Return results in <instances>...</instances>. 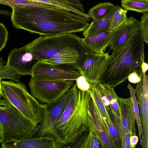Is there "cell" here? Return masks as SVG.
Wrapping results in <instances>:
<instances>
[{
	"instance_id": "cell-1",
	"label": "cell",
	"mask_w": 148,
	"mask_h": 148,
	"mask_svg": "<svg viewBox=\"0 0 148 148\" xmlns=\"http://www.w3.org/2000/svg\"><path fill=\"white\" fill-rule=\"evenodd\" d=\"M62 114L45 136L53 137L60 148H99L91 109V92L81 90L74 84Z\"/></svg>"
},
{
	"instance_id": "cell-2",
	"label": "cell",
	"mask_w": 148,
	"mask_h": 148,
	"mask_svg": "<svg viewBox=\"0 0 148 148\" xmlns=\"http://www.w3.org/2000/svg\"><path fill=\"white\" fill-rule=\"evenodd\" d=\"M11 17L16 28L45 36L83 32L90 24L65 13L42 8L12 9Z\"/></svg>"
},
{
	"instance_id": "cell-3",
	"label": "cell",
	"mask_w": 148,
	"mask_h": 148,
	"mask_svg": "<svg viewBox=\"0 0 148 148\" xmlns=\"http://www.w3.org/2000/svg\"><path fill=\"white\" fill-rule=\"evenodd\" d=\"M25 46L39 61H45L78 70L83 61L94 53L73 33L40 36Z\"/></svg>"
},
{
	"instance_id": "cell-4",
	"label": "cell",
	"mask_w": 148,
	"mask_h": 148,
	"mask_svg": "<svg viewBox=\"0 0 148 148\" xmlns=\"http://www.w3.org/2000/svg\"><path fill=\"white\" fill-rule=\"evenodd\" d=\"M140 30L123 45L112 50L99 83L114 88L136 72L143 74L141 65L144 61V45Z\"/></svg>"
},
{
	"instance_id": "cell-5",
	"label": "cell",
	"mask_w": 148,
	"mask_h": 148,
	"mask_svg": "<svg viewBox=\"0 0 148 148\" xmlns=\"http://www.w3.org/2000/svg\"><path fill=\"white\" fill-rule=\"evenodd\" d=\"M3 98L17 108L34 125L42 120V104L30 94L24 83L1 81Z\"/></svg>"
},
{
	"instance_id": "cell-6",
	"label": "cell",
	"mask_w": 148,
	"mask_h": 148,
	"mask_svg": "<svg viewBox=\"0 0 148 148\" xmlns=\"http://www.w3.org/2000/svg\"><path fill=\"white\" fill-rule=\"evenodd\" d=\"M0 123L4 140H19L33 136L39 129L12 105L0 98Z\"/></svg>"
},
{
	"instance_id": "cell-7",
	"label": "cell",
	"mask_w": 148,
	"mask_h": 148,
	"mask_svg": "<svg viewBox=\"0 0 148 148\" xmlns=\"http://www.w3.org/2000/svg\"><path fill=\"white\" fill-rule=\"evenodd\" d=\"M74 84L73 81L37 80L32 78L29 83L32 95L43 103H51L59 99Z\"/></svg>"
},
{
	"instance_id": "cell-8",
	"label": "cell",
	"mask_w": 148,
	"mask_h": 148,
	"mask_svg": "<svg viewBox=\"0 0 148 148\" xmlns=\"http://www.w3.org/2000/svg\"><path fill=\"white\" fill-rule=\"evenodd\" d=\"M80 75L77 70L64 68L45 61H39L34 68L31 78L37 80L75 81Z\"/></svg>"
},
{
	"instance_id": "cell-9",
	"label": "cell",
	"mask_w": 148,
	"mask_h": 148,
	"mask_svg": "<svg viewBox=\"0 0 148 148\" xmlns=\"http://www.w3.org/2000/svg\"><path fill=\"white\" fill-rule=\"evenodd\" d=\"M72 87L63 96L50 103L42 104V120L38 136H44L54 126L62 114L71 96Z\"/></svg>"
},
{
	"instance_id": "cell-10",
	"label": "cell",
	"mask_w": 148,
	"mask_h": 148,
	"mask_svg": "<svg viewBox=\"0 0 148 148\" xmlns=\"http://www.w3.org/2000/svg\"><path fill=\"white\" fill-rule=\"evenodd\" d=\"M38 62L36 57L25 46L15 48L10 51L6 65L20 75H31Z\"/></svg>"
},
{
	"instance_id": "cell-11",
	"label": "cell",
	"mask_w": 148,
	"mask_h": 148,
	"mask_svg": "<svg viewBox=\"0 0 148 148\" xmlns=\"http://www.w3.org/2000/svg\"><path fill=\"white\" fill-rule=\"evenodd\" d=\"M137 84L135 92L140 108L142 133L140 143L143 148H148V77L146 73Z\"/></svg>"
},
{
	"instance_id": "cell-12",
	"label": "cell",
	"mask_w": 148,
	"mask_h": 148,
	"mask_svg": "<svg viewBox=\"0 0 148 148\" xmlns=\"http://www.w3.org/2000/svg\"><path fill=\"white\" fill-rule=\"evenodd\" d=\"M109 56L108 53H93L87 57L77 71L89 82L99 83Z\"/></svg>"
},
{
	"instance_id": "cell-13",
	"label": "cell",
	"mask_w": 148,
	"mask_h": 148,
	"mask_svg": "<svg viewBox=\"0 0 148 148\" xmlns=\"http://www.w3.org/2000/svg\"><path fill=\"white\" fill-rule=\"evenodd\" d=\"M140 21L132 15L127 21L113 30L109 46L112 50L125 44L140 30Z\"/></svg>"
},
{
	"instance_id": "cell-14",
	"label": "cell",
	"mask_w": 148,
	"mask_h": 148,
	"mask_svg": "<svg viewBox=\"0 0 148 148\" xmlns=\"http://www.w3.org/2000/svg\"><path fill=\"white\" fill-rule=\"evenodd\" d=\"M3 148H60L56 140L49 136H38L19 140H4L1 143Z\"/></svg>"
},
{
	"instance_id": "cell-15",
	"label": "cell",
	"mask_w": 148,
	"mask_h": 148,
	"mask_svg": "<svg viewBox=\"0 0 148 148\" xmlns=\"http://www.w3.org/2000/svg\"><path fill=\"white\" fill-rule=\"evenodd\" d=\"M122 127V140L127 134L130 132L136 135V117L133 110L131 97H119Z\"/></svg>"
},
{
	"instance_id": "cell-16",
	"label": "cell",
	"mask_w": 148,
	"mask_h": 148,
	"mask_svg": "<svg viewBox=\"0 0 148 148\" xmlns=\"http://www.w3.org/2000/svg\"><path fill=\"white\" fill-rule=\"evenodd\" d=\"M91 109L95 121L97 138L102 147L116 148L114 143L103 123L92 95Z\"/></svg>"
},
{
	"instance_id": "cell-17",
	"label": "cell",
	"mask_w": 148,
	"mask_h": 148,
	"mask_svg": "<svg viewBox=\"0 0 148 148\" xmlns=\"http://www.w3.org/2000/svg\"><path fill=\"white\" fill-rule=\"evenodd\" d=\"M101 100L106 109H110L121 120L119 97L114 88L99 82L97 84Z\"/></svg>"
},
{
	"instance_id": "cell-18",
	"label": "cell",
	"mask_w": 148,
	"mask_h": 148,
	"mask_svg": "<svg viewBox=\"0 0 148 148\" xmlns=\"http://www.w3.org/2000/svg\"><path fill=\"white\" fill-rule=\"evenodd\" d=\"M113 31H107L91 37L84 38H82V41L94 53L103 54L109 46Z\"/></svg>"
},
{
	"instance_id": "cell-19",
	"label": "cell",
	"mask_w": 148,
	"mask_h": 148,
	"mask_svg": "<svg viewBox=\"0 0 148 148\" xmlns=\"http://www.w3.org/2000/svg\"><path fill=\"white\" fill-rule=\"evenodd\" d=\"M112 125L108 129L116 148H122L121 120L110 109H106Z\"/></svg>"
},
{
	"instance_id": "cell-20",
	"label": "cell",
	"mask_w": 148,
	"mask_h": 148,
	"mask_svg": "<svg viewBox=\"0 0 148 148\" xmlns=\"http://www.w3.org/2000/svg\"><path fill=\"white\" fill-rule=\"evenodd\" d=\"M115 6L105 17L96 21H92L88 27L83 31L84 38L91 37L108 31L109 19L113 13Z\"/></svg>"
},
{
	"instance_id": "cell-21",
	"label": "cell",
	"mask_w": 148,
	"mask_h": 148,
	"mask_svg": "<svg viewBox=\"0 0 148 148\" xmlns=\"http://www.w3.org/2000/svg\"><path fill=\"white\" fill-rule=\"evenodd\" d=\"M97 83L93 84L91 92L103 123L108 130V128L112 126V124L107 109L101 98L97 86Z\"/></svg>"
},
{
	"instance_id": "cell-22",
	"label": "cell",
	"mask_w": 148,
	"mask_h": 148,
	"mask_svg": "<svg viewBox=\"0 0 148 148\" xmlns=\"http://www.w3.org/2000/svg\"><path fill=\"white\" fill-rule=\"evenodd\" d=\"M115 5L109 2H100L90 8L87 14L92 21H96L107 16Z\"/></svg>"
},
{
	"instance_id": "cell-23",
	"label": "cell",
	"mask_w": 148,
	"mask_h": 148,
	"mask_svg": "<svg viewBox=\"0 0 148 148\" xmlns=\"http://www.w3.org/2000/svg\"><path fill=\"white\" fill-rule=\"evenodd\" d=\"M115 10L110 17L108 23V31H112L118 27L127 20L128 10L115 5Z\"/></svg>"
},
{
	"instance_id": "cell-24",
	"label": "cell",
	"mask_w": 148,
	"mask_h": 148,
	"mask_svg": "<svg viewBox=\"0 0 148 148\" xmlns=\"http://www.w3.org/2000/svg\"><path fill=\"white\" fill-rule=\"evenodd\" d=\"M122 8L127 10L143 13L148 12V0H121Z\"/></svg>"
},
{
	"instance_id": "cell-25",
	"label": "cell",
	"mask_w": 148,
	"mask_h": 148,
	"mask_svg": "<svg viewBox=\"0 0 148 148\" xmlns=\"http://www.w3.org/2000/svg\"><path fill=\"white\" fill-rule=\"evenodd\" d=\"M34 2H40L49 5L57 6L67 10L71 12L84 16L90 18L89 15L76 9L71 6L64 0H27Z\"/></svg>"
},
{
	"instance_id": "cell-26",
	"label": "cell",
	"mask_w": 148,
	"mask_h": 148,
	"mask_svg": "<svg viewBox=\"0 0 148 148\" xmlns=\"http://www.w3.org/2000/svg\"><path fill=\"white\" fill-rule=\"evenodd\" d=\"M130 94L131 102L133 110L135 114L136 119L138 127L139 136L140 141L142 138V130L141 127V121L139 110L138 104L135 94V89L129 83L127 86Z\"/></svg>"
},
{
	"instance_id": "cell-27",
	"label": "cell",
	"mask_w": 148,
	"mask_h": 148,
	"mask_svg": "<svg viewBox=\"0 0 148 148\" xmlns=\"http://www.w3.org/2000/svg\"><path fill=\"white\" fill-rule=\"evenodd\" d=\"M3 57L0 56V78L9 79L16 82H20L21 75L8 68Z\"/></svg>"
},
{
	"instance_id": "cell-28",
	"label": "cell",
	"mask_w": 148,
	"mask_h": 148,
	"mask_svg": "<svg viewBox=\"0 0 148 148\" xmlns=\"http://www.w3.org/2000/svg\"><path fill=\"white\" fill-rule=\"evenodd\" d=\"M140 21V30L144 42L148 43V13H143Z\"/></svg>"
},
{
	"instance_id": "cell-29",
	"label": "cell",
	"mask_w": 148,
	"mask_h": 148,
	"mask_svg": "<svg viewBox=\"0 0 148 148\" xmlns=\"http://www.w3.org/2000/svg\"><path fill=\"white\" fill-rule=\"evenodd\" d=\"M75 81V84L79 89L89 92H91L93 84L95 83L89 82L85 77L81 75Z\"/></svg>"
},
{
	"instance_id": "cell-30",
	"label": "cell",
	"mask_w": 148,
	"mask_h": 148,
	"mask_svg": "<svg viewBox=\"0 0 148 148\" xmlns=\"http://www.w3.org/2000/svg\"><path fill=\"white\" fill-rule=\"evenodd\" d=\"M8 38V32L5 25L0 23V52L5 47Z\"/></svg>"
},
{
	"instance_id": "cell-31",
	"label": "cell",
	"mask_w": 148,
	"mask_h": 148,
	"mask_svg": "<svg viewBox=\"0 0 148 148\" xmlns=\"http://www.w3.org/2000/svg\"><path fill=\"white\" fill-rule=\"evenodd\" d=\"M74 8L85 12L84 6L80 0H64Z\"/></svg>"
},
{
	"instance_id": "cell-32",
	"label": "cell",
	"mask_w": 148,
	"mask_h": 148,
	"mask_svg": "<svg viewBox=\"0 0 148 148\" xmlns=\"http://www.w3.org/2000/svg\"><path fill=\"white\" fill-rule=\"evenodd\" d=\"M127 78L130 82L133 84H136L140 81L141 77L136 72H134L129 75Z\"/></svg>"
},
{
	"instance_id": "cell-33",
	"label": "cell",
	"mask_w": 148,
	"mask_h": 148,
	"mask_svg": "<svg viewBox=\"0 0 148 148\" xmlns=\"http://www.w3.org/2000/svg\"><path fill=\"white\" fill-rule=\"evenodd\" d=\"M138 141V137L136 135L132 136L130 138V148H134Z\"/></svg>"
},
{
	"instance_id": "cell-34",
	"label": "cell",
	"mask_w": 148,
	"mask_h": 148,
	"mask_svg": "<svg viewBox=\"0 0 148 148\" xmlns=\"http://www.w3.org/2000/svg\"><path fill=\"white\" fill-rule=\"evenodd\" d=\"M4 141L3 130L2 126L0 123V144Z\"/></svg>"
},
{
	"instance_id": "cell-35",
	"label": "cell",
	"mask_w": 148,
	"mask_h": 148,
	"mask_svg": "<svg viewBox=\"0 0 148 148\" xmlns=\"http://www.w3.org/2000/svg\"><path fill=\"white\" fill-rule=\"evenodd\" d=\"M141 68L143 73H146L148 69V64L147 63L145 62L144 61L141 65Z\"/></svg>"
},
{
	"instance_id": "cell-36",
	"label": "cell",
	"mask_w": 148,
	"mask_h": 148,
	"mask_svg": "<svg viewBox=\"0 0 148 148\" xmlns=\"http://www.w3.org/2000/svg\"><path fill=\"white\" fill-rule=\"evenodd\" d=\"M12 12L8 10L0 9V14L4 15L5 16H11Z\"/></svg>"
},
{
	"instance_id": "cell-37",
	"label": "cell",
	"mask_w": 148,
	"mask_h": 148,
	"mask_svg": "<svg viewBox=\"0 0 148 148\" xmlns=\"http://www.w3.org/2000/svg\"><path fill=\"white\" fill-rule=\"evenodd\" d=\"M1 79L0 78V98L3 99V94L2 90L1 85Z\"/></svg>"
},
{
	"instance_id": "cell-38",
	"label": "cell",
	"mask_w": 148,
	"mask_h": 148,
	"mask_svg": "<svg viewBox=\"0 0 148 148\" xmlns=\"http://www.w3.org/2000/svg\"></svg>"
}]
</instances>
